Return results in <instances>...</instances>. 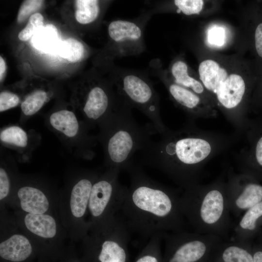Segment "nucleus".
Returning a JSON list of instances; mask_svg holds the SVG:
<instances>
[{
  "instance_id": "4",
  "label": "nucleus",
  "mask_w": 262,
  "mask_h": 262,
  "mask_svg": "<svg viewBox=\"0 0 262 262\" xmlns=\"http://www.w3.org/2000/svg\"><path fill=\"white\" fill-rule=\"evenodd\" d=\"M100 173L94 170H77L68 177L59 190V219L74 243L82 242L89 233V201L93 185Z\"/></svg>"
},
{
  "instance_id": "14",
  "label": "nucleus",
  "mask_w": 262,
  "mask_h": 262,
  "mask_svg": "<svg viewBox=\"0 0 262 262\" xmlns=\"http://www.w3.org/2000/svg\"><path fill=\"white\" fill-rule=\"evenodd\" d=\"M226 192L231 214L237 218L262 200V184L247 175L232 179Z\"/></svg>"
},
{
  "instance_id": "21",
  "label": "nucleus",
  "mask_w": 262,
  "mask_h": 262,
  "mask_svg": "<svg viewBox=\"0 0 262 262\" xmlns=\"http://www.w3.org/2000/svg\"><path fill=\"white\" fill-rule=\"evenodd\" d=\"M49 93L42 89L32 91L26 95L21 103V124L37 113L49 99Z\"/></svg>"
},
{
  "instance_id": "15",
  "label": "nucleus",
  "mask_w": 262,
  "mask_h": 262,
  "mask_svg": "<svg viewBox=\"0 0 262 262\" xmlns=\"http://www.w3.org/2000/svg\"><path fill=\"white\" fill-rule=\"evenodd\" d=\"M108 32L118 57L137 55L145 49L142 26L138 22L115 20Z\"/></svg>"
},
{
  "instance_id": "2",
  "label": "nucleus",
  "mask_w": 262,
  "mask_h": 262,
  "mask_svg": "<svg viewBox=\"0 0 262 262\" xmlns=\"http://www.w3.org/2000/svg\"><path fill=\"white\" fill-rule=\"evenodd\" d=\"M131 108L122 101L99 125L96 136L101 144L106 168L125 169L134 154L142 150L158 133L152 124L140 126L133 118Z\"/></svg>"
},
{
  "instance_id": "18",
  "label": "nucleus",
  "mask_w": 262,
  "mask_h": 262,
  "mask_svg": "<svg viewBox=\"0 0 262 262\" xmlns=\"http://www.w3.org/2000/svg\"><path fill=\"white\" fill-rule=\"evenodd\" d=\"M252 242L224 240L211 262H253Z\"/></svg>"
},
{
  "instance_id": "8",
  "label": "nucleus",
  "mask_w": 262,
  "mask_h": 262,
  "mask_svg": "<svg viewBox=\"0 0 262 262\" xmlns=\"http://www.w3.org/2000/svg\"><path fill=\"white\" fill-rule=\"evenodd\" d=\"M115 84L121 100L147 116L158 133L163 134L167 131L160 116L159 96L147 76L118 68Z\"/></svg>"
},
{
  "instance_id": "33",
  "label": "nucleus",
  "mask_w": 262,
  "mask_h": 262,
  "mask_svg": "<svg viewBox=\"0 0 262 262\" xmlns=\"http://www.w3.org/2000/svg\"><path fill=\"white\" fill-rule=\"evenodd\" d=\"M255 44L257 54L262 58V22L259 24L256 28Z\"/></svg>"
},
{
  "instance_id": "22",
  "label": "nucleus",
  "mask_w": 262,
  "mask_h": 262,
  "mask_svg": "<svg viewBox=\"0 0 262 262\" xmlns=\"http://www.w3.org/2000/svg\"><path fill=\"white\" fill-rule=\"evenodd\" d=\"M171 73L174 82L193 92L200 94L204 91V87L197 80L191 77L188 73L187 64L182 60H177L172 65Z\"/></svg>"
},
{
  "instance_id": "17",
  "label": "nucleus",
  "mask_w": 262,
  "mask_h": 262,
  "mask_svg": "<svg viewBox=\"0 0 262 262\" xmlns=\"http://www.w3.org/2000/svg\"><path fill=\"white\" fill-rule=\"evenodd\" d=\"M233 224L230 240L252 242L262 229V200L246 211Z\"/></svg>"
},
{
  "instance_id": "36",
  "label": "nucleus",
  "mask_w": 262,
  "mask_h": 262,
  "mask_svg": "<svg viewBox=\"0 0 262 262\" xmlns=\"http://www.w3.org/2000/svg\"><path fill=\"white\" fill-rule=\"evenodd\" d=\"M257 238L258 241H262V229Z\"/></svg>"
},
{
  "instance_id": "6",
  "label": "nucleus",
  "mask_w": 262,
  "mask_h": 262,
  "mask_svg": "<svg viewBox=\"0 0 262 262\" xmlns=\"http://www.w3.org/2000/svg\"><path fill=\"white\" fill-rule=\"evenodd\" d=\"M130 232L118 213L104 227L82 240V262H130Z\"/></svg>"
},
{
  "instance_id": "25",
  "label": "nucleus",
  "mask_w": 262,
  "mask_h": 262,
  "mask_svg": "<svg viewBox=\"0 0 262 262\" xmlns=\"http://www.w3.org/2000/svg\"><path fill=\"white\" fill-rule=\"evenodd\" d=\"M58 49L62 57L72 63L81 61L85 55L83 44L72 38H68L60 42Z\"/></svg>"
},
{
  "instance_id": "11",
  "label": "nucleus",
  "mask_w": 262,
  "mask_h": 262,
  "mask_svg": "<svg viewBox=\"0 0 262 262\" xmlns=\"http://www.w3.org/2000/svg\"><path fill=\"white\" fill-rule=\"evenodd\" d=\"M45 123L77 156L86 160L94 157L97 136L89 134L86 125L73 111L66 109L53 111L45 118Z\"/></svg>"
},
{
  "instance_id": "32",
  "label": "nucleus",
  "mask_w": 262,
  "mask_h": 262,
  "mask_svg": "<svg viewBox=\"0 0 262 262\" xmlns=\"http://www.w3.org/2000/svg\"><path fill=\"white\" fill-rule=\"evenodd\" d=\"M74 242L70 241L62 257L55 262H82L76 251Z\"/></svg>"
},
{
  "instance_id": "27",
  "label": "nucleus",
  "mask_w": 262,
  "mask_h": 262,
  "mask_svg": "<svg viewBox=\"0 0 262 262\" xmlns=\"http://www.w3.org/2000/svg\"><path fill=\"white\" fill-rule=\"evenodd\" d=\"M253 162L248 175L259 180L262 178V133L254 145Z\"/></svg>"
},
{
  "instance_id": "16",
  "label": "nucleus",
  "mask_w": 262,
  "mask_h": 262,
  "mask_svg": "<svg viewBox=\"0 0 262 262\" xmlns=\"http://www.w3.org/2000/svg\"><path fill=\"white\" fill-rule=\"evenodd\" d=\"M40 140V136L35 131H27L18 125H9L0 130L1 144L16 151L20 162L29 160Z\"/></svg>"
},
{
  "instance_id": "26",
  "label": "nucleus",
  "mask_w": 262,
  "mask_h": 262,
  "mask_svg": "<svg viewBox=\"0 0 262 262\" xmlns=\"http://www.w3.org/2000/svg\"><path fill=\"white\" fill-rule=\"evenodd\" d=\"M43 26V16L39 13H34L30 16L26 27L19 32L18 37L21 41H27Z\"/></svg>"
},
{
  "instance_id": "20",
  "label": "nucleus",
  "mask_w": 262,
  "mask_h": 262,
  "mask_svg": "<svg viewBox=\"0 0 262 262\" xmlns=\"http://www.w3.org/2000/svg\"><path fill=\"white\" fill-rule=\"evenodd\" d=\"M33 46L44 52L58 49L60 41L56 28L52 24H47L41 28L32 38Z\"/></svg>"
},
{
  "instance_id": "34",
  "label": "nucleus",
  "mask_w": 262,
  "mask_h": 262,
  "mask_svg": "<svg viewBox=\"0 0 262 262\" xmlns=\"http://www.w3.org/2000/svg\"><path fill=\"white\" fill-rule=\"evenodd\" d=\"M253 262H262V241L253 244Z\"/></svg>"
},
{
  "instance_id": "35",
  "label": "nucleus",
  "mask_w": 262,
  "mask_h": 262,
  "mask_svg": "<svg viewBox=\"0 0 262 262\" xmlns=\"http://www.w3.org/2000/svg\"><path fill=\"white\" fill-rule=\"evenodd\" d=\"M6 71V64L1 56L0 57V82L3 80Z\"/></svg>"
},
{
  "instance_id": "5",
  "label": "nucleus",
  "mask_w": 262,
  "mask_h": 262,
  "mask_svg": "<svg viewBox=\"0 0 262 262\" xmlns=\"http://www.w3.org/2000/svg\"><path fill=\"white\" fill-rule=\"evenodd\" d=\"M12 211L18 226L37 247V262H55L62 257L66 249V240L68 237L58 215Z\"/></svg>"
},
{
  "instance_id": "30",
  "label": "nucleus",
  "mask_w": 262,
  "mask_h": 262,
  "mask_svg": "<svg viewBox=\"0 0 262 262\" xmlns=\"http://www.w3.org/2000/svg\"><path fill=\"white\" fill-rule=\"evenodd\" d=\"M20 102L18 95L14 92L4 91L0 94V112H3L17 106Z\"/></svg>"
},
{
  "instance_id": "1",
  "label": "nucleus",
  "mask_w": 262,
  "mask_h": 262,
  "mask_svg": "<svg viewBox=\"0 0 262 262\" xmlns=\"http://www.w3.org/2000/svg\"><path fill=\"white\" fill-rule=\"evenodd\" d=\"M125 169L131 184L126 187L119 213L130 233L144 239L186 230L180 196L148 176L131 161Z\"/></svg>"
},
{
  "instance_id": "3",
  "label": "nucleus",
  "mask_w": 262,
  "mask_h": 262,
  "mask_svg": "<svg viewBox=\"0 0 262 262\" xmlns=\"http://www.w3.org/2000/svg\"><path fill=\"white\" fill-rule=\"evenodd\" d=\"M180 202L184 217L194 231L228 240L233 223L226 187L220 184L206 187L194 185L185 189Z\"/></svg>"
},
{
  "instance_id": "29",
  "label": "nucleus",
  "mask_w": 262,
  "mask_h": 262,
  "mask_svg": "<svg viewBox=\"0 0 262 262\" xmlns=\"http://www.w3.org/2000/svg\"><path fill=\"white\" fill-rule=\"evenodd\" d=\"M43 2V1L41 0H24L21 4L18 12L17 22L18 23L23 22L31 14L38 10L41 7Z\"/></svg>"
},
{
  "instance_id": "10",
  "label": "nucleus",
  "mask_w": 262,
  "mask_h": 262,
  "mask_svg": "<svg viewBox=\"0 0 262 262\" xmlns=\"http://www.w3.org/2000/svg\"><path fill=\"white\" fill-rule=\"evenodd\" d=\"M163 262H211L226 240L213 234L186 230L164 234Z\"/></svg>"
},
{
  "instance_id": "9",
  "label": "nucleus",
  "mask_w": 262,
  "mask_h": 262,
  "mask_svg": "<svg viewBox=\"0 0 262 262\" xmlns=\"http://www.w3.org/2000/svg\"><path fill=\"white\" fill-rule=\"evenodd\" d=\"M59 190L46 177L19 173L8 208L29 213L58 215Z\"/></svg>"
},
{
  "instance_id": "7",
  "label": "nucleus",
  "mask_w": 262,
  "mask_h": 262,
  "mask_svg": "<svg viewBox=\"0 0 262 262\" xmlns=\"http://www.w3.org/2000/svg\"><path fill=\"white\" fill-rule=\"evenodd\" d=\"M120 170L107 168L94 183L88 209L89 232L102 228L119 213L126 188L118 180Z\"/></svg>"
},
{
  "instance_id": "19",
  "label": "nucleus",
  "mask_w": 262,
  "mask_h": 262,
  "mask_svg": "<svg viewBox=\"0 0 262 262\" xmlns=\"http://www.w3.org/2000/svg\"><path fill=\"white\" fill-rule=\"evenodd\" d=\"M19 173L13 159L0 158V208L8 207Z\"/></svg>"
},
{
  "instance_id": "13",
  "label": "nucleus",
  "mask_w": 262,
  "mask_h": 262,
  "mask_svg": "<svg viewBox=\"0 0 262 262\" xmlns=\"http://www.w3.org/2000/svg\"><path fill=\"white\" fill-rule=\"evenodd\" d=\"M9 209L0 208V262H33L39 258L38 249Z\"/></svg>"
},
{
  "instance_id": "28",
  "label": "nucleus",
  "mask_w": 262,
  "mask_h": 262,
  "mask_svg": "<svg viewBox=\"0 0 262 262\" xmlns=\"http://www.w3.org/2000/svg\"><path fill=\"white\" fill-rule=\"evenodd\" d=\"M174 2L178 8L177 12L186 15L198 14L204 3L202 0H175Z\"/></svg>"
},
{
  "instance_id": "24",
  "label": "nucleus",
  "mask_w": 262,
  "mask_h": 262,
  "mask_svg": "<svg viewBox=\"0 0 262 262\" xmlns=\"http://www.w3.org/2000/svg\"><path fill=\"white\" fill-rule=\"evenodd\" d=\"M161 236L150 238L133 262H163Z\"/></svg>"
},
{
  "instance_id": "12",
  "label": "nucleus",
  "mask_w": 262,
  "mask_h": 262,
  "mask_svg": "<svg viewBox=\"0 0 262 262\" xmlns=\"http://www.w3.org/2000/svg\"><path fill=\"white\" fill-rule=\"evenodd\" d=\"M198 72L204 87L216 95L223 107L233 109L242 101L246 84L241 75L235 73L229 75L226 69L211 59L204 60L200 64Z\"/></svg>"
},
{
  "instance_id": "31",
  "label": "nucleus",
  "mask_w": 262,
  "mask_h": 262,
  "mask_svg": "<svg viewBox=\"0 0 262 262\" xmlns=\"http://www.w3.org/2000/svg\"><path fill=\"white\" fill-rule=\"evenodd\" d=\"M225 37V32L223 28L214 27L209 31L208 41L213 45L221 46L224 44Z\"/></svg>"
},
{
  "instance_id": "23",
  "label": "nucleus",
  "mask_w": 262,
  "mask_h": 262,
  "mask_svg": "<svg viewBox=\"0 0 262 262\" xmlns=\"http://www.w3.org/2000/svg\"><path fill=\"white\" fill-rule=\"evenodd\" d=\"M99 1L97 0H77L75 1V18L82 24L94 21L99 13Z\"/></svg>"
}]
</instances>
